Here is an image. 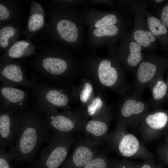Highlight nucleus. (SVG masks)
I'll return each mask as SVG.
<instances>
[{
	"label": "nucleus",
	"instance_id": "1",
	"mask_svg": "<svg viewBox=\"0 0 168 168\" xmlns=\"http://www.w3.org/2000/svg\"><path fill=\"white\" fill-rule=\"evenodd\" d=\"M19 122L15 145L7 152L10 158L26 160L32 158L41 144L52 136L43 114L34 105L18 112Z\"/></svg>",
	"mask_w": 168,
	"mask_h": 168
},
{
	"label": "nucleus",
	"instance_id": "2",
	"mask_svg": "<svg viewBox=\"0 0 168 168\" xmlns=\"http://www.w3.org/2000/svg\"><path fill=\"white\" fill-rule=\"evenodd\" d=\"M168 68V58L149 52L143 54L142 60L134 74L132 94L141 96L145 88Z\"/></svg>",
	"mask_w": 168,
	"mask_h": 168
},
{
	"label": "nucleus",
	"instance_id": "3",
	"mask_svg": "<svg viewBox=\"0 0 168 168\" xmlns=\"http://www.w3.org/2000/svg\"><path fill=\"white\" fill-rule=\"evenodd\" d=\"M127 128L119 123L111 134L110 141L114 149L124 157L155 161L154 155Z\"/></svg>",
	"mask_w": 168,
	"mask_h": 168
},
{
	"label": "nucleus",
	"instance_id": "4",
	"mask_svg": "<svg viewBox=\"0 0 168 168\" xmlns=\"http://www.w3.org/2000/svg\"><path fill=\"white\" fill-rule=\"evenodd\" d=\"M151 107L150 102L140 96L132 94L126 96L119 111V123L127 127L137 128Z\"/></svg>",
	"mask_w": 168,
	"mask_h": 168
},
{
	"label": "nucleus",
	"instance_id": "5",
	"mask_svg": "<svg viewBox=\"0 0 168 168\" xmlns=\"http://www.w3.org/2000/svg\"><path fill=\"white\" fill-rule=\"evenodd\" d=\"M142 1H129L131 12L134 16V23L130 35L143 49L155 53L157 49L156 40L151 31L143 16L141 8Z\"/></svg>",
	"mask_w": 168,
	"mask_h": 168
},
{
	"label": "nucleus",
	"instance_id": "6",
	"mask_svg": "<svg viewBox=\"0 0 168 168\" xmlns=\"http://www.w3.org/2000/svg\"><path fill=\"white\" fill-rule=\"evenodd\" d=\"M137 128L146 142L164 138L168 134V110L160 108L149 112Z\"/></svg>",
	"mask_w": 168,
	"mask_h": 168
},
{
	"label": "nucleus",
	"instance_id": "7",
	"mask_svg": "<svg viewBox=\"0 0 168 168\" xmlns=\"http://www.w3.org/2000/svg\"><path fill=\"white\" fill-rule=\"evenodd\" d=\"M33 96L36 99L35 106L42 114L56 110L57 107H65L69 102L68 96L62 90L53 88L46 83L39 82L37 80Z\"/></svg>",
	"mask_w": 168,
	"mask_h": 168
},
{
	"label": "nucleus",
	"instance_id": "8",
	"mask_svg": "<svg viewBox=\"0 0 168 168\" xmlns=\"http://www.w3.org/2000/svg\"><path fill=\"white\" fill-rule=\"evenodd\" d=\"M69 135L55 133L41 152V160L47 168H57L66 159L71 144Z\"/></svg>",
	"mask_w": 168,
	"mask_h": 168
},
{
	"label": "nucleus",
	"instance_id": "9",
	"mask_svg": "<svg viewBox=\"0 0 168 168\" xmlns=\"http://www.w3.org/2000/svg\"><path fill=\"white\" fill-rule=\"evenodd\" d=\"M33 96L29 91L11 86H0V109L18 112L28 107Z\"/></svg>",
	"mask_w": 168,
	"mask_h": 168
},
{
	"label": "nucleus",
	"instance_id": "10",
	"mask_svg": "<svg viewBox=\"0 0 168 168\" xmlns=\"http://www.w3.org/2000/svg\"><path fill=\"white\" fill-rule=\"evenodd\" d=\"M19 122L18 112L13 110L0 109V147L13 148Z\"/></svg>",
	"mask_w": 168,
	"mask_h": 168
},
{
	"label": "nucleus",
	"instance_id": "11",
	"mask_svg": "<svg viewBox=\"0 0 168 168\" xmlns=\"http://www.w3.org/2000/svg\"><path fill=\"white\" fill-rule=\"evenodd\" d=\"M0 81L1 85L16 87H25L34 91L36 85L37 79L33 76L29 80L21 67L16 64L10 63L2 67L0 70Z\"/></svg>",
	"mask_w": 168,
	"mask_h": 168
},
{
	"label": "nucleus",
	"instance_id": "12",
	"mask_svg": "<svg viewBox=\"0 0 168 168\" xmlns=\"http://www.w3.org/2000/svg\"><path fill=\"white\" fill-rule=\"evenodd\" d=\"M121 60L124 68L133 74L142 60L143 48L131 37L129 33L123 34Z\"/></svg>",
	"mask_w": 168,
	"mask_h": 168
},
{
	"label": "nucleus",
	"instance_id": "13",
	"mask_svg": "<svg viewBox=\"0 0 168 168\" xmlns=\"http://www.w3.org/2000/svg\"><path fill=\"white\" fill-rule=\"evenodd\" d=\"M43 114L48 128L55 133L69 135L75 129V124L71 119L59 113L56 110H50Z\"/></svg>",
	"mask_w": 168,
	"mask_h": 168
},
{
	"label": "nucleus",
	"instance_id": "14",
	"mask_svg": "<svg viewBox=\"0 0 168 168\" xmlns=\"http://www.w3.org/2000/svg\"><path fill=\"white\" fill-rule=\"evenodd\" d=\"M148 3L147 1H142V10L148 26L156 40L168 45V29L157 17L148 12L146 7Z\"/></svg>",
	"mask_w": 168,
	"mask_h": 168
},
{
	"label": "nucleus",
	"instance_id": "15",
	"mask_svg": "<svg viewBox=\"0 0 168 168\" xmlns=\"http://www.w3.org/2000/svg\"><path fill=\"white\" fill-rule=\"evenodd\" d=\"M41 64L42 71L40 77L48 82L54 77L63 73L67 68V63L64 60L52 57L44 58Z\"/></svg>",
	"mask_w": 168,
	"mask_h": 168
},
{
	"label": "nucleus",
	"instance_id": "16",
	"mask_svg": "<svg viewBox=\"0 0 168 168\" xmlns=\"http://www.w3.org/2000/svg\"><path fill=\"white\" fill-rule=\"evenodd\" d=\"M163 74L159 75L149 86L152 96L149 102L154 109L161 108L167 100L168 87L163 78Z\"/></svg>",
	"mask_w": 168,
	"mask_h": 168
},
{
	"label": "nucleus",
	"instance_id": "17",
	"mask_svg": "<svg viewBox=\"0 0 168 168\" xmlns=\"http://www.w3.org/2000/svg\"><path fill=\"white\" fill-rule=\"evenodd\" d=\"M98 74L100 82L105 86H113L119 80V71L112 65L111 62L109 60L105 59L100 63Z\"/></svg>",
	"mask_w": 168,
	"mask_h": 168
},
{
	"label": "nucleus",
	"instance_id": "18",
	"mask_svg": "<svg viewBox=\"0 0 168 168\" xmlns=\"http://www.w3.org/2000/svg\"><path fill=\"white\" fill-rule=\"evenodd\" d=\"M57 29L60 37L67 42H74L78 38L77 28L69 20L63 19L60 21L57 24Z\"/></svg>",
	"mask_w": 168,
	"mask_h": 168
},
{
	"label": "nucleus",
	"instance_id": "19",
	"mask_svg": "<svg viewBox=\"0 0 168 168\" xmlns=\"http://www.w3.org/2000/svg\"><path fill=\"white\" fill-rule=\"evenodd\" d=\"M93 156V153L89 148L81 146L74 150L72 160L76 166L81 167L87 164L92 159Z\"/></svg>",
	"mask_w": 168,
	"mask_h": 168
},
{
	"label": "nucleus",
	"instance_id": "20",
	"mask_svg": "<svg viewBox=\"0 0 168 168\" xmlns=\"http://www.w3.org/2000/svg\"><path fill=\"white\" fill-rule=\"evenodd\" d=\"M86 129L88 133L96 137L103 136L107 132L108 127L105 123L98 120H91L86 126Z\"/></svg>",
	"mask_w": 168,
	"mask_h": 168
},
{
	"label": "nucleus",
	"instance_id": "21",
	"mask_svg": "<svg viewBox=\"0 0 168 168\" xmlns=\"http://www.w3.org/2000/svg\"><path fill=\"white\" fill-rule=\"evenodd\" d=\"M29 44L25 41H17L8 50V55L11 58H18L24 54L26 48Z\"/></svg>",
	"mask_w": 168,
	"mask_h": 168
},
{
	"label": "nucleus",
	"instance_id": "22",
	"mask_svg": "<svg viewBox=\"0 0 168 168\" xmlns=\"http://www.w3.org/2000/svg\"><path fill=\"white\" fill-rule=\"evenodd\" d=\"M119 28L116 25L97 28L93 31L94 35L97 37L105 36L112 37L119 34Z\"/></svg>",
	"mask_w": 168,
	"mask_h": 168
},
{
	"label": "nucleus",
	"instance_id": "23",
	"mask_svg": "<svg viewBox=\"0 0 168 168\" xmlns=\"http://www.w3.org/2000/svg\"><path fill=\"white\" fill-rule=\"evenodd\" d=\"M44 22V17L42 15L34 14L30 17L28 21V29L30 31H36L43 26Z\"/></svg>",
	"mask_w": 168,
	"mask_h": 168
},
{
	"label": "nucleus",
	"instance_id": "24",
	"mask_svg": "<svg viewBox=\"0 0 168 168\" xmlns=\"http://www.w3.org/2000/svg\"><path fill=\"white\" fill-rule=\"evenodd\" d=\"M15 30L12 27L7 26L0 30V45L3 48L7 47L8 44V39L15 34Z\"/></svg>",
	"mask_w": 168,
	"mask_h": 168
},
{
	"label": "nucleus",
	"instance_id": "25",
	"mask_svg": "<svg viewBox=\"0 0 168 168\" xmlns=\"http://www.w3.org/2000/svg\"><path fill=\"white\" fill-rule=\"evenodd\" d=\"M118 19L114 14H109L97 21L95 24L96 28H99L115 25Z\"/></svg>",
	"mask_w": 168,
	"mask_h": 168
},
{
	"label": "nucleus",
	"instance_id": "26",
	"mask_svg": "<svg viewBox=\"0 0 168 168\" xmlns=\"http://www.w3.org/2000/svg\"><path fill=\"white\" fill-rule=\"evenodd\" d=\"M103 105V102L99 97H97L92 101L88 106L87 111L88 114L91 115H94L99 111Z\"/></svg>",
	"mask_w": 168,
	"mask_h": 168
},
{
	"label": "nucleus",
	"instance_id": "27",
	"mask_svg": "<svg viewBox=\"0 0 168 168\" xmlns=\"http://www.w3.org/2000/svg\"><path fill=\"white\" fill-rule=\"evenodd\" d=\"M83 168H107V164L103 158L97 157L92 159Z\"/></svg>",
	"mask_w": 168,
	"mask_h": 168
},
{
	"label": "nucleus",
	"instance_id": "28",
	"mask_svg": "<svg viewBox=\"0 0 168 168\" xmlns=\"http://www.w3.org/2000/svg\"><path fill=\"white\" fill-rule=\"evenodd\" d=\"M156 153L161 160L168 164V145L166 144L160 145L157 148Z\"/></svg>",
	"mask_w": 168,
	"mask_h": 168
},
{
	"label": "nucleus",
	"instance_id": "29",
	"mask_svg": "<svg viewBox=\"0 0 168 168\" xmlns=\"http://www.w3.org/2000/svg\"><path fill=\"white\" fill-rule=\"evenodd\" d=\"M9 158L6 148L0 147V168H11L8 161Z\"/></svg>",
	"mask_w": 168,
	"mask_h": 168
},
{
	"label": "nucleus",
	"instance_id": "30",
	"mask_svg": "<svg viewBox=\"0 0 168 168\" xmlns=\"http://www.w3.org/2000/svg\"><path fill=\"white\" fill-rule=\"evenodd\" d=\"M92 87L90 83L86 82L81 92L80 98L81 102L85 103L88 99L92 91Z\"/></svg>",
	"mask_w": 168,
	"mask_h": 168
},
{
	"label": "nucleus",
	"instance_id": "31",
	"mask_svg": "<svg viewBox=\"0 0 168 168\" xmlns=\"http://www.w3.org/2000/svg\"><path fill=\"white\" fill-rule=\"evenodd\" d=\"M158 14L157 18L168 29V3L163 7Z\"/></svg>",
	"mask_w": 168,
	"mask_h": 168
},
{
	"label": "nucleus",
	"instance_id": "32",
	"mask_svg": "<svg viewBox=\"0 0 168 168\" xmlns=\"http://www.w3.org/2000/svg\"><path fill=\"white\" fill-rule=\"evenodd\" d=\"M155 161L145 160L138 164V168H164L161 164L156 163Z\"/></svg>",
	"mask_w": 168,
	"mask_h": 168
},
{
	"label": "nucleus",
	"instance_id": "33",
	"mask_svg": "<svg viewBox=\"0 0 168 168\" xmlns=\"http://www.w3.org/2000/svg\"><path fill=\"white\" fill-rule=\"evenodd\" d=\"M9 16L8 9L2 4H0V20L3 21L7 19Z\"/></svg>",
	"mask_w": 168,
	"mask_h": 168
},
{
	"label": "nucleus",
	"instance_id": "34",
	"mask_svg": "<svg viewBox=\"0 0 168 168\" xmlns=\"http://www.w3.org/2000/svg\"><path fill=\"white\" fill-rule=\"evenodd\" d=\"M119 168H138V164L129 161H124L120 164Z\"/></svg>",
	"mask_w": 168,
	"mask_h": 168
},
{
	"label": "nucleus",
	"instance_id": "35",
	"mask_svg": "<svg viewBox=\"0 0 168 168\" xmlns=\"http://www.w3.org/2000/svg\"><path fill=\"white\" fill-rule=\"evenodd\" d=\"M166 142V144L168 145V134L166 135L164 137Z\"/></svg>",
	"mask_w": 168,
	"mask_h": 168
},
{
	"label": "nucleus",
	"instance_id": "36",
	"mask_svg": "<svg viewBox=\"0 0 168 168\" xmlns=\"http://www.w3.org/2000/svg\"><path fill=\"white\" fill-rule=\"evenodd\" d=\"M167 86H168V80H167ZM166 100L167 101V102L168 103V95H167V98Z\"/></svg>",
	"mask_w": 168,
	"mask_h": 168
}]
</instances>
